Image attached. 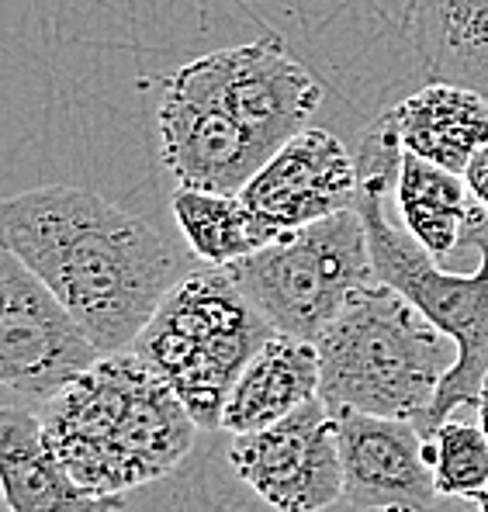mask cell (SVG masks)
<instances>
[{
	"label": "cell",
	"mask_w": 488,
	"mask_h": 512,
	"mask_svg": "<svg viewBox=\"0 0 488 512\" xmlns=\"http://www.w3.org/2000/svg\"><path fill=\"white\" fill-rule=\"evenodd\" d=\"M7 243L101 353L129 350L170 288L198 263L191 246L104 194L45 184L0 205Z\"/></svg>",
	"instance_id": "6da1fadb"
},
{
	"label": "cell",
	"mask_w": 488,
	"mask_h": 512,
	"mask_svg": "<svg viewBox=\"0 0 488 512\" xmlns=\"http://www.w3.org/2000/svg\"><path fill=\"white\" fill-rule=\"evenodd\" d=\"M39 416L73 478L101 495H129L174 474L201 429L135 350L101 353L39 402Z\"/></svg>",
	"instance_id": "7a4b0ae2"
},
{
	"label": "cell",
	"mask_w": 488,
	"mask_h": 512,
	"mask_svg": "<svg viewBox=\"0 0 488 512\" xmlns=\"http://www.w3.org/2000/svg\"><path fill=\"white\" fill-rule=\"evenodd\" d=\"M315 350L319 398L329 409L412 419L423 436L433 398L457 364V343L385 281L364 284Z\"/></svg>",
	"instance_id": "3957f363"
},
{
	"label": "cell",
	"mask_w": 488,
	"mask_h": 512,
	"mask_svg": "<svg viewBox=\"0 0 488 512\" xmlns=\"http://www.w3.org/2000/svg\"><path fill=\"white\" fill-rule=\"evenodd\" d=\"M274 333L232 281L229 267L198 260L160 301L129 350L174 388L201 429H222L232 384Z\"/></svg>",
	"instance_id": "277c9868"
},
{
	"label": "cell",
	"mask_w": 488,
	"mask_h": 512,
	"mask_svg": "<svg viewBox=\"0 0 488 512\" xmlns=\"http://www.w3.org/2000/svg\"><path fill=\"white\" fill-rule=\"evenodd\" d=\"M229 274L277 333L312 343L364 284L378 281L357 205L281 232L229 263Z\"/></svg>",
	"instance_id": "5b68a950"
},
{
	"label": "cell",
	"mask_w": 488,
	"mask_h": 512,
	"mask_svg": "<svg viewBox=\"0 0 488 512\" xmlns=\"http://www.w3.org/2000/svg\"><path fill=\"white\" fill-rule=\"evenodd\" d=\"M97 357L49 284L0 243V388L39 405Z\"/></svg>",
	"instance_id": "8992f818"
},
{
	"label": "cell",
	"mask_w": 488,
	"mask_h": 512,
	"mask_svg": "<svg viewBox=\"0 0 488 512\" xmlns=\"http://www.w3.org/2000/svg\"><path fill=\"white\" fill-rule=\"evenodd\" d=\"M229 464L274 512H322L343 499L336 416L322 398L229 443Z\"/></svg>",
	"instance_id": "52a82bcc"
},
{
	"label": "cell",
	"mask_w": 488,
	"mask_h": 512,
	"mask_svg": "<svg viewBox=\"0 0 488 512\" xmlns=\"http://www.w3.org/2000/svg\"><path fill=\"white\" fill-rule=\"evenodd\" d=\"M160 84V156L177 187L239 194L270 153L239 118L194 80L187 66L156 80Z\"/></svg>",
	"instance_id": "ba28073f"
},
{
	"label": "cell",
	"mask_w": 488,
	"mask_h": 512,
	"mask_svg": "<svg viewBox=\"0 0 488 512\" xmlns=\"http://www.w3.org/2000/svg\"><path fill=\"white\" fill-rule=\"evenodd\" d=\"M215 101L239 118L267 153H277L291 135L309 128L322 104V84L284 49L277 35L250 45L208 52L184 63Z\"/></svg>",
	"instance_id": "9c48e42d"
},
{
	"label": "cell",
	"mask_w": 488,
	"mask_h": 512,
	"mask_svg": "<svg viewBox=\"0 0 488 512\" xmlns=\"http://www.w3.org/2000/svg\"><path fill=\"white\" fill-rule=\"evenodd\" d=\"M357 156L340 135L326 128H302L246 180L239 198L270 236L302 229L319 218L357 205Z\"/></svg>",
	"instance_id": "30bf717a"
},
{
	"label": "cell",
	"mask_w": 488,
	"mask_h": 512,
	"mask_svg": "<svg viewBox=\"0 0 488 512\" xmlns=\"http://www.w3.org/2000/svg\"><path fill=\"white\" fill-rule=\"evenodd\" d=\"M343 502L367 512H437L444 499L426 461V436L412 419L336 409Z\"/></svg>",
	"instance_id": "8fae6325"
},
{
	"label": "cell",
	"mask_w": 488,
	"mask_h": 512,
	"mask_svg": "<svg viewBox=\"0 0 488 512\" xmlns=\"http://www.w3.org/2000/svg\"><path fill=\"white\" fill-rule=\"evenodd\" d=\"M0 495L7 512H118L125 506V495H101L73 478L32 402L0 409Z\"/></svg>",
	"instance_id": "7c38bea8"
},
{
	"label": "cell",
	"mask_w": 488,
	"mask_h": 512,
	"mask_svg": "<svg viewBox=\"0 0 488 512\" xmlns=\"http://www.w3.org/2000/svg\"><path fill=\"white\" fill-rule=\"evenodd\" d=\"M392 125L405 153L464 173L478 149L488 146V97L475 87L426 80L416 94L395 104Z\"/></svg>",
	"instance_id": "4fadbf2b"
},
{
	"label": "cell",
	"mask_w": 488,
	"mask_h": 512,
	"mask_svg": "<svg viewBox=\"0 0 488 512\" xmlns=\"http://www.w3.org/2000/svg\"><path fill=\"white\" fill-rule=\"evenodd\" d=\"M319 398V350L312 340L274 333L253 353L222 409V429L232 436L264 429Z\"/></svg>",
	"instance_id": "5bb4252c"
},
{
	"label": "cell",
	"mask_w": 488,
	"mask_h": 512,
	"mask_svg": "<svg viewBox=\"0 0 488 512\" xmlns=\"http://www.w3.org/2000/svg\"><path fill=\"white\" fill-rule=\"evenodd\" d=\"M405 32L426 80L488 97V0H405Z\"/></svg>",
	"instance_id": "9a60e30c"
},
{
	"label": "cell",
	"mask_w": 488,
	"mask_h": 512,
	"mask_svg": "<svg viewBox=\"0 0 488 512\" xmlns=\"http://www.w3.org/2000/svg\"><path fill=\"white\" fill-rule=\"evenodd\" d=\"M392 198L409 236L437 260H447L450 253L461 250L468 218L478 205L464 173L444 170L416 153H402Z\"/></svg>",
	"instance_id": "2e32d148"
},
{
	"label": "cell",
	"mask_w": 488,
	"mask_h": 512,
	"mask_svg": "<svg viewBox=\"0 0 488 512\" xmlns=\"http://www.w3.org/2000/svg\"><path fill=\"white\" fill-rule=\"evenodd\" d=\"M170 212L191 253L215 267H229L274 239L239 194L177 187L170 198Z\"/></svg>",
	"instance_id": "e0dca14e"
},
{
	"label": "cell",
	"mask_w": 488,
	"mask_h": 512,
	"mask_svg": "<svg viewBox=\"0 0 488 512\" xmlns=\"http://www.w3.org/2000/svg\"><path fill=\"white\" fill-rule=\"evenodd\" d=\"M426 461L444 499L482 502L488 492V436L482 423L444 419L426 436Z\"/></svg>",
	"instance_id": "ac0fdd59"
},
{
	"label": "cell",
	"mask_w": 488,
	"mask_h": 512,
	"mask_svg": "<svg viewBox=\"0 0 488 512\" xmlns=\"http://www.w3.org/2000/svg\"><path fill=\"white\" fill-rule=\"evenodd\" d=\"M464 180H468V191L475 194V201L488 212V146L475 153V160L464 170Z\"/></svg>",
	"instance_id": "d6986e66"
},
{
	"label": "cell",
	"mask_w": 488,
	"mask_h": 512,
	"mask_svg": "<svg viewBox=\"0 0 488 512\" xmlns=\"http://www.w3.org/2000/svg\"><path fill=\"white\" fill-rule=\"evenodd\" d=\"M478 423H482L485 436H488V374H485V384H482V395H478ZM478 512H488V492H485V499L478 502Z\"/></svg>",
	"instance_id": "ffe728a7"
}]
</instances>
